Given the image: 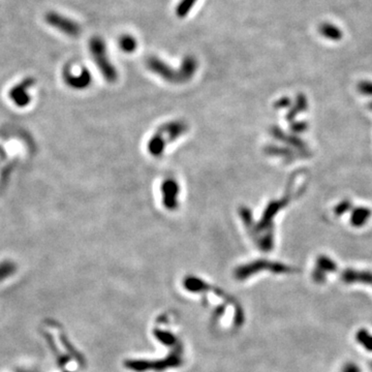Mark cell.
Here are the masks:
<instances>
[{
	"label": "cell",
	"mask_w": 372,
	"mask_h": 372,
	"mask_svg": "<svg viewBox=\"0 0 372 372\" xmlns=\"http://www.w3.org/2000/svg\"><path fill=\"white\" fill-rule=\"evenodd\" d=\"M17 264L11 260H4L0 262V283L7 281L17 272Z\"/></svg>",
	"instance_id": "cell-9"
},
{
	"label": "cell",
	"mask_w": 372,
	"mask_h": 372,
	"mask_svg": "<svg viewBox=\"0 0 372 372\" xmlns=\"http://www.w3.org/2000/svg\"><path fill=\"white\" fill-rule=\"evenodd\" d=\"M370 210L367 208H359L356 211H354L352 216V224L355 227H361L365 225L367 220L370 217Z\"/></svg>",
	"instance_id": "cell-10"
},
{
	"label": "cell",
	"mask_w": 372,
	"mask_h": 372,
	"mask_svg": "<svg viewBox=\"0 0 372 372\" xmlns=\"http://www.w3.org/2000/svg\"><path fill=\"white\" fill-rule=\"evenodd\" d=\"M370 107H371V109H372V104H371V105H370Z\"/></svg>",
	"instance_id": "cell-16"
},
{
	"label": "cell",
	"mask_w": 372,
	"mask_h": 372,
	"mask_svg": "<svg viewBox=\"0 0 372 372\" xmlns=\"http://www.w3.org/2000/svg\"><path fill=\"white\" fill-rule=\"evenodd\" d=\"M343 372H360V369L356 364L349 363L344 367Z\"/></svg>",
	"instance_id": "cell-14"
},
{
	"label": "cell",
	"mask_w": 372,
	"mask_h": 372,
	"mask_svg": "<svg viewBox=\"0 0 372 372\" xmlns=\"http://www.w3.org/2000/svg\"><path fill=\"white\" fill-rule=\"evenodd\" d=\"M336 270V264L329 258L322 256L318 260V269L314 271V281L318 284H322L325 281L326 272H333Z\"/></svg>",
	"instance_id": "cell-8"
},
{
	"label": "cell",
	"mask_w": 372,
	"mask_h": 372,
	"mask_svg": "<svg viewBox=\"0 0 372 372\" xmlns=\"http://www.w3.org/2000/svg\"><path fill=\"white\" fill-rule=\"evenodd\" d=\"M120 47L124 52H133L137 47L136 40L130 36L123 37L120 40Z\"/></svg>",
	"instance_id": "cell-12"
},
{
	"label": "cell",
	"mask_w": 372,
	"mask_h": 372,
	"mask_svg": "<svg viewBox=\"0 0 372 372\" xmlns=\"http://www.w3.org/2000/svg\"><path fill=\"white\" fill-rule=\"evenodd\" d=\"M62 78H64V81L68 86L77 90L85 89L91 82V76L86 69L81 70L80 74L75 75L73 74L71 68L66 67L64 72H62Z\"/></svg>",
	"instance_id": "cell-5"
},
{
	"label": "cell",
	"mask_w": 372,
	"mask_h": 372,
	"mask_svg": "<svg viewBox=\"0 0 372 372\" xmlns=\"http://www.w3.org/2000/svg\"><path fill=\"white\" fill-rule=\"evenodd\" d=\"M270 269L276 273H287V272H291L292 269L285 266V265H281V264H272L269 262H259V263H255L250 267H244L238 270L237 275L239 278H244L250 276L251 274H253L256 270H260V269Z\"/></svg>",
	"instance_id": "cell-6"
},
{
	"label": "cell",
	"mask_w": 372,
	"mask_h": 372,
	"mask_svg": "<svg viewBox=\"0 0 372 372\" xmlns=\"http://www.w3.org/2000/svg\"><path fill=\"white\" fill-rule=\"evenodd\" d=\"M197 3V0H182L177 8V14L179 17H184L188 14L194 5Z\"/></svg>",
	"instance_id": "cell-13"
},
{
	"label": "cell",
	"mask_w": 372,
	"mask_h": 372,
	"mask_svg": "<svg viewBox=\"0 0 372 372\" xmlns=\"http://www.w3.org/2000/svg\"><path fill=\"white\" fill-rule=\"evenodd\" d=\"M341 278L346 284L362 283L365 285L372 286V273L368 271H357V270H346Z\"/></svg>",
	"instance_id": "cell-7"
},
{
	"label": "cell",
	"mask_w": 372,
	"mask_h": 372,
	"mask_svg": "<svg viewBox=\"0 0 372 372\" xmlns=\"http://www.w3.org/2000/svg\"><path fill=\"white\" fill-rule=\"evenodd\" d=\"M36 79L33 77H27L15 84L9 91V98L12 103L18 108H26L31 103V96L29 89L35 86Z\"/></svg>",
	"instance_id": "cell-4"
},
{
	"label": "cell",
	"mask_w": 372,
	"mask_h": 372,
	"mask_svg": "<svg viewBox=\"0 0 372 372\" xmlns=\"http://www.w3.org/2000/svg\"><path fill=\"white\" fill-rule=\"evenodd\" d=\"M89 49L104 77L109 81H115L117 78V72L109 61L104 41L99 38H93L90 40Z\"/></svg>",
	"instance_id": "cell-2"
},
{
	"label": "cell",
	"mask_w": 372,
	"mask_h": 372,
	"mask_svg": "<svg viewBox=\"0 0 372 372\" xmlns=\"http://www.w3.org/2000/svg\"><path fill=\"white\" fill-rule=\"evenodd\" d=\"M147 66L152 72L159 74L161 77H163L166 80L171 81V82H174V75H175L176 82H181V81L183 82V81L189 80L193 76V74L195 73V71L197 69V65H196L195 59L190 58V57H188L185 59L184 65H183V69L180 72L173 71L168 66L163 64L161 60L155 59V58L149 59L148 62H147Z\"/></svg>",
	"instance_id": "cell-1"
},
{
	"label": "cell",
	"mask_w": 372,
	"mask_h": 372,
	"mask_svg": "<svg viewBox=\"0 0 372 372\" xmlns=\"http://www.w3.org/2000/svg\"><path fill=\"white\" fill-rule=\"evenodd\" d=\"M371 368H372V363H371Z\"/></svg>",
	"instance_id": "cell-17"
},
{
	"label": "cell",
	"mask_w": 372,
	"mask_h": 372,
	"mask_svg": "<svg viewBox=\"0 0 372 372\" xmlns=\"http://www.w3.org/2000/svg\"><path fill=\"white\" fill-rule=\"evenodd\" d=\"M351 206V204L349 202H344L341 205H339L337 208H336V213L337 214H341L344 213L345 211H347L349 209V207Z\"/></svg>",
	"instance_id": "cell-15"
},
{
	"label": "cell",
	"mask_w": 372,
	"mask_h": 372,
	"mask_svg": "<svg viewBox=\"0 0 372 372\" xmlns=\"http://www.w3.org/2000/svg\"><path fill=\"white\" fill-rule=\"evenodd\" d=\"M45 21L49 26L59 30L60 33L68 37L75 38L81 33V27L76 21L56 12L47 13L45 16Z\"/></svg>",
	"instance_id": "cell-3"
},
{
	"label": "cell",
	"mask_w": 372,
	"mask_h": 372,
	"mask_svg": "<svg viewBox=\"0 0 372 372\" xmlns=\"http://www.w3.org/2000/svg\"><path fill=\"white\" fill-rule=\"evenodd\" d=\"M357 341L363 347V349L372 352V335L365 329L359 330L356 335Z\"/></svg>",
	"instance_id": "cell-11"
}]
</instances>
